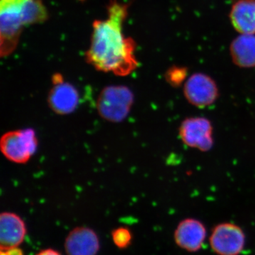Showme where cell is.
<instances>
[{
    "label": "cell",
    "mask_w": 255,
    "mask_h": 255,
    "mask_svg": "<svg viewBox=\"0 0 255 255\" xmlns=\"http://www.w3.org/2000/svg\"><path fill=\"white\" fill-rule=\"evenodd\" d=\"M206 237L205 226L201 221L194 219L183 220L174 233V239L178 246L193 253L201 249Z\"/></svg>",
    "instance_id": "obj_9"
},
{
    "label": "cell",
    "mask_w": 255,
    "mask_h": 255,
    "mask_svg": "<svg viewBox=\"0 0 255 255\" xmlns=\"http://www.w3.org/2000/svg\"><path fill=\"white\" fill-rule=\"evenodd\" d=\"M48 17V11L41 0H1V57L9 56L14 51L24 26L44 22Z\"/></svg>",
    "instance_id": "obj_2"
},
{
    "label": "cell",
    "mask_w": 255,
    "mask_h": 255,
    "mask_svg": "<svg viewBox=\"0 0 255 255\" xmlns=\"http://www.w3.org/2000/svg\"><path fill=\"white\" fill-rule=\"evenodd\" d=\"M246 236L237 225L223 223L213 230L210 244L213 251L219 255H238L243 251Z\"/></svg>",
    "instance_id": "obj_6"
},
{
    "label": "cell",
    "mask_w": 255,
    "mask_h": 255,
    "mask_svg": "<svg viewBox=\"0 0 255 255\" xmlns=\"http://www.w3.org/2000/svg\"><path fill=\"white\" fill-rule=\"evenodd\" d=\"M26 233V225L19 216L14 213H1L0 215L1 251H7L19 246L24 240Z\"/></svg>",
    "instance_id": "obj_10"
},
{
    "label": "cell",
    "mask_w": 255,
    "mask_h": 255,
    "mask_svg": "<svg viewBox=\"0 0 255 255\" xmlns=\"http://www.w3.org/2000/svg\"><path fill=\"white\" fill-rule=\"evenodd\" d=\"M184 94L191 105L204 108L212 105L217 100L219 89L214 80L207 75L196 73L186 82Z\"/></svg>",
    "instance_id": "obj_7"
},
{
    "label": "cell",
    "mask_w": 255,
    "mask_h": 255,
    "mask_svg": "<svg viewBox=\"0 0 255 255\" xmlns=\"http://www.w3.org/2000/svg\"><path fill=\"white\" fill-rule=\"evenodd\" d=\"M5 253H6V255H23L22 251L17 247L5 251Z\"/></svg>",
    "instance_id": "obj_16"
},
{
    "label": "cell",
    "mask_w": 255,
    "mask_h": 255,
    "mask_svg": "<svg viewBox=\"0 0 255 255\" xmlns=\"http://www.w3.org/2000/svg\"><path fill=\"white\" fill-rule=\"evenodd\" d=\"M52 112L65 116L73 113L80 104V94L76 87L64 81L53 84L47 98Z\"/></svg>",
    "instance_id": "obj_8"
},
{
    "label": "cell",
    "mask_w": 255,
    "mask_h": 255,
    "mask_svg": "<svg viewBox=\"0 0 255 255\" xmlns=\"http://www.w3.org/2000/svg\"><path fill=\"white\" fill-rule=\"evenodd\" d=\"M187 76V69L182 67L174 66L167 70L165 79L171 86L178 87Z\"/></svg>",
    "instance_id": "obj_14"
},
{
    "label": "cell",
    "mask_w": 255,
    "mask_h": 255,
    "mask_svg": "<svg viewBox=\"0 0 255 255\" xmlns=\"http://www.w3.org/2000/svg\"><path fill=\"white\" fill-rule=\"evenodd\" d=\"M134 103L133 93L124 85H110L101 91L97 110L101 118L111 123H121L127 118Z\"/></svg>",
    "instance_id": "obj_3"
},
{
    "label": "cell",
    "mask_w": 255,
    "mask_h": 255,
    "mask_svg": "<svg viewBox=\"0 0 255 255\" xmlns=\"http://www.w3.org/2000/svg\"><path fill=\"white\" fill-rule=\"evenodd\" d=\"M231 53L234 63L241 68L255 66V36L245 34L233 42Z\"/></svg>",
    "instance_id": "obj_13"
},
{
    "label": "cell",
    "mask_w": 255,
    "mask_h": 255,
    "mask_svg": "<svg viewBox=\"0 0 255 255\" xmlns=\"http://www.w3.org/2000/svg\"><path fill=\"white\" fill-rule=\"evenodd\" d=\"M65 247L68 255H96L100 250V241L93 230L78 227L68 235Z\"/></svg>",
    "instance_id": "obj_11"
},
{
    "label": "cell",
    "mask_w": 255,
    "mask_h": 255,
    "mask_svg": "<svg viewBox=\"0 0 255 255\" xmlns=\"http://www.w3.org/2000/svg\"><path fill=\"white\" fill-rule=\"evenodd\" d=\"M112 237L116 246L119 248H126L131 241V233L126 228H119L112 233Z\"/></svg>",
    "instance_id": "obj_15"
},
{
    "label": "cell",
    "mask_w": 255,
    "mask_h": 255,
    "mask_svg": "<svg viewBox=\"0 0 255 255\" xmlns=\"http://www.w3.org/2000/svg\"><path fill=\"white\" fill-rule=\"evenodd\" d=\"M213 125L204 117H191L184 119L179 128V135L183 143L191 148L207 152L214 145Z\"/></svg>",
    "instance_id": "obj_5"
},
{
    "label": "cell",
    "mask_w": 255,
    "mask_h": 255,
    "mask_svg": "<svg viewBox=\"0 0 255 255\" xmlns=\"http://www.w3.org/2000/svg\"><path fill=\"white\" fill-rule=\"evenodd\" d=\"M37 255H60L58 252L53 251V250H45L38 253Z\"/></svg>",
    "instance_id": "obj_17"
},
{
    "label": "cell",
    "mask_w": 255,
    "mask_h": 255,
    "mask_svg": "<svg viewBox=\"0 0 255 255\" xmlns=\"http://www.w3.org/2000/svg\"><path fill=\"white\" fill-rule=\"evenodd\" d=\"M38 140L31 128L9 130L0 139V150L5 158L15 164H26L36 153Z\"/></svg>",
    "instance_id": "obj_4"
},
{
    "label": "cell",
    "mask_w": 255,
    "mask_h": 255,
    "mask_svg": "<svg viewBox=\"0 0 255 255\" xmlns=\"http://www.w3.org/2000/svg\"><path fill=\"white\" fill-rule=\"evenodd\" d=\"M233 26L243 34L255 33V1L241 0L233 5L231 12Z\"/></svg>",
    "instance_id": "obj_12"
},
{
    "label": "cell",
    "mask_w": 255,
    "mask_h": 255,
    "mask_svg": "<svg viewBox=\"0 0 255 255\" xmlns=\"http://www.w3.org/2000/svg\"><path fill=\"white\" fill-rule=\"evenodd\" d=\"M128 6L117 0H110L107 18L94 21L91 43L85 58L99 71L124 77L137 68L136 43L123 32Z\"/></svg>",
    "instance_id": "obj_1"
}]
</instances>
